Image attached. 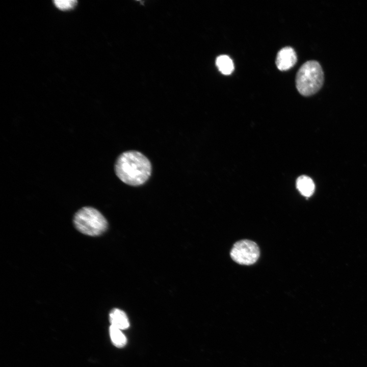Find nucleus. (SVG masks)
<instances>
[{"mask_svg": "<svg viewBox=\"0 0 367 367\" xmlns=\"http://www.w3.org/2000/svg\"><path fill=\"white\" fill-rule=\"evenodd\" d=\"M115 173L124 183L132 186L144 184L151 173L149 160L137 151H127L121 153L115 164Z\"/></svg>", "mask_w": 367, "mask_h": 367, "instance_id": "obj_1", "label": "nucleus"}, {"mask_svg": "<svg viewBox=\"0 0 367 367\" xmlns=\"http://www.w3.org/2000/svg\"><path fill=\"white\" fill-rule=\"evenodd\" d=\"M295 82L301 95L308 96L317 93L324 82V73L319 63L313 60L305 62L299 69Z\"/></svg>", "mask_w": 367, "mask_h": 367, "instance_id": "obj_2", "label": "nucleus"}, {"mask_svg": "<svg viewBox=\"0 0 367 367\" xmlns=\"http://www.w3.org/2000/svg\"><path fill=\"white\" fill-rule=\"evenodd\" d=\"M73 223L80 232L90 236L101 234L108 225L104 216L98 210L90 206L79 209L74 215Z\"/></svg>", "mask_w": 367, "mask_h": 367, "instance_id": "obj_3", "label": "nucleus"}, {"mask_svg": "<svg viewBox=\"0 0 367 367\" xmlns=\"http://www.w3.org/2000/svg\"><path fill=\"white\" fill-rule=\"evenodd\" d=\"M260 251L257 245L248 240L236 242L230 253L231 258L239 264L250 265L254 264L259 256Z\"/></svg>", "mask_w": 367, "mask_h": 367, "instance_id": "obj_4", "label": "nucleus"}, {"mask_svg": "<svg viewBox=\"0 0 367 367\" xmlns=\"http://www.w3.org/2000/svg\"><path fill=\"white\" fill-rule=\"evenodd\" d=\"M297 61V56L295 50L290 46H286L278 52L275 63L279 70L285 71L293 67Z\"/></svg>", "mask_w": 367, "mask_h": 367, "instance_id": "obj_5", "label": "nucleus"}, {"mask_svg": "<svg viewBox=\"0 0 367 367\" xmlns=\"http://www.w3.org/2000/svg\"><path fill=\"white\" fill-rule=\"evenodd\" d=\"M110 321L112 325L120 330L127 329L129 323L126 313L118 308L113 309L109 314Z\"/></svg>", "mask_w": 367, "mask_h": 367, "instance_id": "obj_6", "label": "nucleus"}, {"mask_svg": "<svg viewBox=\"0 0 367 367\" xmlns=\"http://www.w3.org/2000/svg\"><path fill=\"white\" fill-rule=\"evenodd\" d=\"M296 187L300 193L305 197L311 196L315 189L313 180L308 176L302 175L296 181Z\"/></svg>", "mask_w": 367, "mask_h": 367, "instance_id": "obj_7", "label": "nucleus"}, {"mask_svg": "<svg viewBox=\"0 0 367 367\" xmlns=\"http://www.w3.org/2000/svg\"><path fill=\"white\" fill-rule=\"evenodd\" d=\"M216 64L219 70L224 75H229L234 70L233 62L227 55L218 56L216 60Z\"/></svg>", "mask_w": 367, "mask_h": 367, "instance_id": "obj_8", "label": "nucleus"}, {"mask_svg": "<svg viewBox=\"0 0 367 367\" xmlns=\"http://www.w3.org/2000/svg\"><path fill=\"white\" fill-rule=\"evenodd\" d=\"M121 330L111 325L109 328L110 335L111 340L116 347L122 348L125 346L127 339Z\"/></svg>", "mask_w": 367, "mask_h": 367, "instance_id": "obj_9", "label": "nucleus"}, {"mask_svg": "<svg viewBox=\"0 0 367 367\" xmlns=\"http://www.w3.org/2000/svg\"><path fill=\"white\" fill-rule=\"evenodd\" d=\"M54 3L58 8L67 10L74 8L77 1L75 0H55Z\"/></svg>", "mask_w": 367, "mask_h": 367, "instance_id": "obj_10", "label": "nucleus"}]
</instances>
